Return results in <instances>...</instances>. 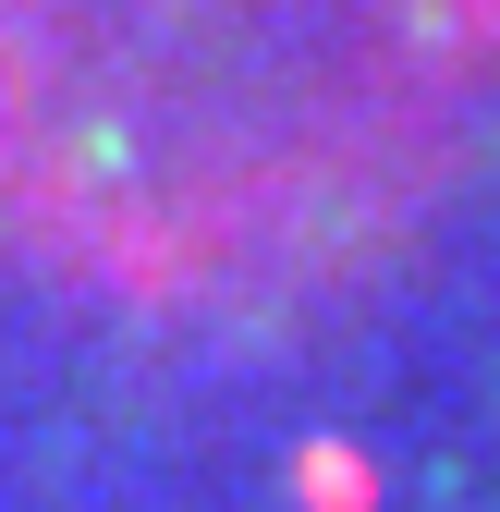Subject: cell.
Listing matches in <instances>:
<instances>
[{
    "label": "cell",
    "instance_id": "cell-1",
    "mask_svg": "<svg viewBox=\"0 0 500 512\" xmlns=\"http://www.w3.org/2000/svg\"><path fill=\"white\" fill-rule=\"evenodd\" d=\"M500 0H0V244L122 305L281 293L415 208Z\"/></svg>",
    "mask_w": 500,
    "mask_h": 512
}]
</instances>
